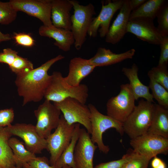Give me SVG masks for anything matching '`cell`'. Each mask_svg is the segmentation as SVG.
Returning a JSON list of instances; mask_svg holds the SVG:
<instances>
[{"label": "cell", "instance_id": "1", "mask_svg": "<svg viewBox=\"0 0 168 168\" xmlns=\"http://www.w3.org/2000/svg\"><path fill=\"white\" fill-rule=\"evenodd\" d=\"M64 58L63 56L59 54L37 68L16 75L15 83L18 95L23 98V106L42 99L51 79L48 70L54 63Z\"/></svg>", "mask_w": 168, "mask_h": 168}, {"label": "cell", "instance_id": "2", "mask_svg": "<svg viewBox=\"0 0 168 168\" xmlns=\"http://www.w3.org/2000/svg\"><path fill=\"white\" fill-rule=\"evenodd\" d=\"M51 75L50 82L44 94L45 100L58 103L71 98L86 104L89 96L88 88L86 85L81 84L77 86H71L66 82L59 72H54Z\"/></svg>", "mask_w": 168, "mask_h": 168}, {"label": "cell", "instance_id": "3", "mask_svg": "<svg viewBox=\"0 0 168 168\" xmlns=\"http://www.w3.org/2000/svg\"><path fill=\"white\" fill-rule=\"evenodd\" d=\"M154 104L142 99L123 123L124 133L132 139L147 133L152 122Z\"/></svg>", "mask_w": 168, "mask_h": 168}, {"label": "cell", "instance_id": "4", "mask_svg": "<svg viewBox=\"0 0 168 168\" xmlns=\"http://www.w3.org/2000/svg\"><path fill=\"white\" fill-rule=\"evenodd\" d=\"M73 5V14L71 15V30L77 50L80 49L86 40L88 32L92 21L93 16L96 14L93 5H81L75 0H69Z\"/></svg>", "mask_w": 168, "mask_h": 168}, {"label": "cell", "instance_id": "5", "mask_svg": "<svg viewBox=\"0 0 168 168\" xmlns=\"http://www.w3.org/2000/svg\"><path fill=\"white\" fill-rule=\"evenodd\" d=\"M88 106L91 112V140L94 144H97L100 152L107 154L110 148L109 146L105 145L103 142V133L108 129L114 128L120 135H123L124 133L123 124L107 115L101 113L91 104H89Z\"/></svg>", "mask_w": 168, "mask_h": 168}, {"label": "cell", "instance_id": "6", "mask_svg": "<svg viewBox=\"0 0 168 168\" xmlns=\"http://www.w3.org/2000/svg\"><path fill=\"white\" fill-rule=\"evenodd\" d=\"M118 94L107 101V115L123 124L133 110L136 100L129 83L120 86Z\"/></svg>", "mask_w": 168, "mask_h": 168}, {"label": "cell", "instance_id": "7", "mask_svg": "<svg viewBox=\"0 0 168 168\" xmlns=\"http://www.w3.org/2000/svg\"><path fill=\"white\" fill-rule=\"evenodd\" d=\"M75 124L69 125L61 114L58 124L54 132L46 139L47 150L50 154L49 161L51 166H54L69 144L73 134Z\"/></svg>", "mask_w": 168, "mask_h": 168}, {"label": "cell", "instance_id": "8", "mask_svg": "<svg viewBox=\"0 0 168 168\" xmlns=\"http://www.w3.org/2000/svg\"><path fill=\"white\" fill-rule=\"evenodd\" d=\"M53 104L60 110L64 118L68 124H81L85 127L90 134H91V112L88 105L71 98Z\"/></svg>", "mask_w": 168, "mask_h": 168}, {"label": "cell", "instance_id": "9", "mask_svg": "<svg viewBox=\"0 0 168 168\" xmlns=\"http://www.w3.org/2000/svg\"><path fill=\"white\" fill-rule=\"evenodd\" d=\"M130 144L135 152L151 159L168 153V138L148 133L131 139Z\"/></svg>", "mask_w": 168, "mask_h": 168}, {"label": "cell", "instance_id": "10", "mask_svg": "<svg viewBox=\"0 0 168 168\" xmlns=\"http://www.w3.org/2000/svg\"><path fill=\"white\" fill-rule=\"evenodd\" d=\"M34 113L37 121L35 126L36 131L41 137L46 139L58 126L61 112L54 104L45 100Z\"/></svg>", "mask_w": 168, "mask_h": 168}, {"label": "cell", "instance_id": "11", "mask_svg": "<svg viewBox=\"0 0 168 168\" xmlns=\"http://www.w3.org/2000/svg\"><path fill=\"white\" fill-rule=\"evenodd\" d=\"M12 136H18L24 142L26 148L35 154L41 153L47 148L46 139L37 133L35 126L31 124L17 123L4 127Z\"/></svg>", "mask_w": 168, "mask_h": 168}, {"label": "cell", "instance_id": "12", "mask_svg": "<svg viewBox=\"0 0 168 168\" xmlns=\"http://www.w3.org/2000/svg\"><path fill=\"white\" fill-rule=\"evenodd\" d=\"M123 0L101 1V8L99 15L93 17L89 29L88 35L96 37L98 32L100 37H105L109 28L111 19L115 13L122 7Z\"/></svg>", "mask_w": 168, "mask_h": 168}, {"label": "cell", "instance_id": "13", "mask_svg": "<svg viewBox=\"0 0 168 168\" xmlns=\"http://www.w3.org/2000/svg\"><path fill=\"white\" fill-rule=\"evenodd\" d=\"M9 2L17 12H22L35 17L44 26H53L51 19L52 0H11Z\"/></svg>", "mask_w": 168, "mask_h": 168}, {"label": "cell", "instance_id": "14", "mask_svg": "<svg viewBox=\"0 0 168 168\" xmlns=\"http://www.w3.org/2000/svg\"><path fill=\"white\" fill-rule=\"evenodd\" d=\"M97 148L91 141L90 134L86 130L80 128L74 154L76 168H94L93 158Z\"/></svg>", "mask_w": 168, "mask_h": 168}, {"label": "cell", "instance_id": "15", "mask_svg": "<svg viewBox=\"0 0 168 168\" xmlns=\"http://www.w3.org/2000/svg\"><path fill=\"white\" fill-rule=\"evenodd\" d=\"M127 32L133 34L142 41L156 45L160 44L163 37L153 21L143 18L129 20Z\"/></svg>", "mask_w": 168, "mask_h": 168}, {"label": "cell", "instance_id": "16", "mask_svg": "<svg viewBox=\"0 0 168 168\" xmlns=\"http://www.w3.org/2000/svg\"><path fill=\"white\" fill-rule=\"evenodd\" d=\"M119 10V12L105 36L106 42L113 44L119 42L127 33L128 24L131 12L128 0H123L122 5Z\"/></svg>", "mask_w": 168, "mask_h": 168}, {"label": "cell", "instance_id": "17", "mask_svg": "<svg viewBox=\"0 0 168 168\" xmlns=\"http://www.w3.org/2000/svg\"><path fill=\"white\" fill-rule=\"evenodd\" d=\"M73 5L69 0H52L51 19L55 27L71 30L70 12Z\"/></svg>", "mask_w": 168, "mask_h": 168}, {"label": "cell", "instance_id": "18", "mask_svg": "<svg viewBox=\"0 0 168 168\" xmlns=\"http://www.w3.org/2000/svg\"><path fill=\"white\" fill-rule=\"evenodd\" d=\"M96 67L89 63L88 59L75 57L70 60L68 74L64 77L66 82L73 86H77Z\"/></svg>", "mask_w": 168, "mask_h": 168}, {"label": "cell", "instance_id": "19", "mask_svg": "<svg viewBox=\"0 0 168 168\" xmlns=\"http://www.w3.org/2000/svg\"><path fill=\"white\" fill-rule=\"evenodd\" d=\"M39 33L41 36L54 39V44L58 49L65 52L69 51L71 46L74 43V40L71 30L56 27L53 25L48 26L44 25L39 29Z\"/></svg>", "mask_w": 168, "mask_h": 168}, {"label": "cell", "instance_id": "20", "mask_svg": "<svg viewBox=\"0 0 168 168\" xmlns=\"http://www.w3.org/2000/svg\"><path fill=\"white\" fill-rule=\"evenodd\" d=\"M135 52V49H132L123 53L116 54L110 49L100 47L96 54L88 60L90 63L96 67L108 66L132 59Z\"/></svg>", "mask_w": 168, "mask_h": 168}, {"label": "cell", "instance_id": "21", "mask_svg": "<svg viewBox=\"0 0 168 168\" xmlns=\"http://www.w3.org/2000/svg\"><path fill=\"white\" fill-rule=\"evenodd\" d=\"M138 68L135 63H133L130 68L124 67L122 71L128 78L129 84L136 100L142 98L149 102H154L152 94L149 91V88L144 85L138 77Z\"/></svg>", "mask_w": 168, "mask_h": 168}, {"label": "cell", "instance_id": "22", "mask_svg": "<svg viewBox=\"0 0 168 168\" xmlns=\"http://www.w3.org/2000/svg\"><path fill=\"white\" fill-rule=\"evenodd\" d=\"M150 127L147 133L168 138V110L154 104Z\"/></svg>", "mask_w": 168, "mask_h": 168}, {"label": "cell", "instance_id": "23", "mask_svg": "<svg viewBox=\"0 0 168 168\" xmlns=\"http://www.w3.org/2000/svg\"><path fill=\"white\" fill-rule=\"evenodd\" d=\"M165 0H149L131 11L129 21L138 18L148 19L152 21L156 17L161 6L166 2Z\"/></svg>", "mask_w": 168, "mask_h": 168}, {"label": "cell", "instance_id": "24", "mask_svg": "<svg viewBox=\"0 0 168 168\" xmlns=\"http://www.w3.org/2000/svg\"><path fill=\"white\" fill-rule=\"evenodd\" d=\"M12 135L4 128L0 127V166L2 168L16 166L12 151L8 144Z\"/></svg>", "mask_w": 168, "mask_h": 168}, {"label": "cell", "instance_id": "25", "mask_svg": "<svg viewBox=\"0 0 168 168\" xmlns=\"http://www.w3.org/2000/svg\"><path fill=\"white\" fill-rule=\"evenodd\" d=\"M80 124H76L74 133L71 141L67 147L63 152L56 162L54 166L55 168H63L68 165L71 168H76L74 160L75 148L78 140Z\"/></svg>", "mask_w": 168, "mask_h": 168}, {"label": "cell", "instance_id": "26", "mask_svg": "<svg viewBox=\"0 0 168 168\" xmlns=\"http://www.w3.org/2000/svg\"><path fill=\"white\" fill-rule=\"evenodd\" d=\"M8 142L13 154L16 167L22 168L24 163L36 157L25 147L23 142L17 138L11 137Z\"/></svg>", "mask_w": 168, "mask_h": 168}, {"label": "cell", "instance_id": "27", "mask_svg": "<svg viewBox=\"0 0 168 168\" xmlns=\"http://www.w3.org/2000/svg\"><path fill=\"white\" fill-rule=\"evenodd\" d=\"M147 74L150 79L148 86L152 91L153 98L158 105L168 109V91L156 81L150 74Z\"/></svg>", "mask_w": 168, "mask_h": 168}, {"label": "cell", "instance_id": "28", "mask_svg": "<svg viewBox=\"0 0 168 168\" xmlns=\"http://www.w3.org/2000/svg\"><path fill=\"white\" fill-rule=\"evenodd\" d=\"M148 73L150 74L157 83L168 91V71L167 65H158L152 68Z\"/></svg>", "mask_w": 168, "mask_h": 168}, {"label": "cell", "instance_id": "29", "mask_svg": "<svg viewBox=\"0 0 168 168\" xmlns=\"http://www.w3.org/2000/svg\"><path fill=\"white\" fill-rule=\"evenodd\" d=\"M17 12L10 2L0 1V24L8 25L16 18Z\"/></svg>", "mask_w": 168, "mask_h": 168}, {"label": "cell", "instance_id": "30", "mask_svg": "<svg viewBox=\"0 0 168 168\" xmlns=\"http://www.w3.org/2000/svg\"><path fill=\"white\" fill-rule=\"evenodd\" d=\"M156 17L158 31L163 37L168 36V4L166 1L159 9Z\"/></svg>", "mask_w": 168, "mask_h": 168}, {"label": "cell", "instance_id": "31", "mask_svg": "<svg viewBox=\"0 0 168 168\" xmlns=\"http://www.w3.org/2000/svg\"><path fill=\"white\" fill-rule=\"evenodd\" d=\"M151 160L135 152L132 149L130 158L122 168H148Z\"/></svg>", "mask_w": 168, "mask_h": 168}, {"label": "cell", "instance_id": "32", "mask_svg": "<svg viewBox=\"0 0 168 168\" xmlns=\"http://www.w3.org/2000/svg\"><path fill=\"white\" fill-rule=\"evenodd\" d=\"M9 67L11 70L16 75L30 71L34 69L33 63L27 58L18 55Z\"/></svg>", "mask_w": 168, "mask_h": 168}, {"label": "cell", "instance_id": "33", "mask_svg": "<svg viewBox=\"0 0 168 168\" xmlns=\"http://www.w3.org/2000/svg\"><path fill=\"white\" fill-rule=\"evenodd\" d=\"M131 152V149H130L121 159L100 163L96 165L94 168H122L130 158Z\"/></svg>", "mask_w": 168, "mask_h": 168}, {"label": "cell", "instance_id": "34", "mask_svg": "<svg viewBox=\"0 0 168 168\" xmlns=\"http://www.w3.org/2000/svg\"><path fill=\"white\" fill-rule=\"evenodd\" d=\"M22 168H55L50 165L49 160L45 156L36 157L24 163Z\"/></svg>", "mask_w": 168, "mask_h": 168}, {"label": "cell", "instance_id": "35", "mask_svg": "<svg viewBox=\"0 0 168 168\" xmlns=\"http://www.w3.org/2000/svg\"><path fill=\"white\" fill-rule=\"evenodd\" d=\"M14 117V111L12 108L0 110V127L4 128L11 125Z\"/></svg>", "mask_w": 168, "mask_h": 168}, {"label": "cell", "instance_id": "36", "mask_svg": "<svg viewBox=\"0 0 168 168\" xmlns=\"http://www.w3.org/2000/svg\"><path fill=\"white\" fill-rule=\"evenodd\" d=\"M13 38L17 44L23 46L31 47L35 44V40L28 34L24 33H15L14 34Z\"/></svg>", "mask_w": 168, "mask_h": 168}, {"label": "cell", "instance_id": "37", "mask_svg": "<svg viewBox=\"0 0 168 168\" xmlns=\"http://www.w3.org/2000/svg\"><path fill=\"white\" fill-rule=\"evenodd\" d=\"M18 55L16 51L9 48L4 49L2 52H0V63L7 64L9 66Z\"/></svg>", "mask_w": 168, "mask_h": 168}, {"label": "cell", "instance_id": "38", "mask_svg": "<svg viewBox=\"0 0 168 168\" xmlns=\"http://www.w3.org/2000/svg\"><path fill=\"white\" fill-rule=\"evenodd\" d=\"M160 55L158 65L168 64V36L163 37L160 44Z\"/></svg>", "mask_w": 168, "mask_h": 168}, {"label": "cell", "instance_id": "39", "mask_svg": "<svg viewBox=\"0 0 168 168\" xmlns=\"http://www.w3.org/2000/svg\"><path fill=\"white\" fill-rule=\"evenodd\" d=\"M151 162L152 168H166L165 162L161 159L156 156L152 158Z\"/></svg>", "mask_w": 168, "mask_h": 168}, {"label": "cell", "instance_id": "40", "mask_svg": "<svg viewBox=\"0 0 168 168\" xmlns=\"http://www.w3.org/2000/svg\"><path fill=\"white\" fill-rule=\"evenodd\" d=\"M146 0H128V4L131 11L136 9L145 2Z\"/></svg>", "mask_w": 168, "mask_h": 168}, {"label": "cell", "instance_id": "41", "mask_svg": "<svg viewBox=\"0 0 168 168\" xmlns=\"http://www.w3.org/2000/svg\"><path fill=\"white\" fill-rule=\"evenodd\" d=\"M11 39L12 37L9 34L3 33L0 30V43L3 41L10 40Z\"/></svg>", "mask_w": 168, "mask_h": 168}, {"label": "cell", "instance_id": "42", "mask_svg": "<svg viewBox=\"0 0 168 168\" xmlns=\"http://www.w3.org/2000/svg\"><path fill=\"white\" fill-rule=\"evenodd\" d=\"M63 168H71L68 165H66L63 166Z\"/></svg>", "mask_w": 168, "mask_h": 168}, {"label": "cell", "instance_id": "43", "mask_svg": "<svg viewBox=\"0 0 168 168\" xmlns=\"http://www.w3.org/2000/svg\"><path fill=\"white\" fill-rule=\"evenodd\" d=\"M13 168H21L19 167H16V166H15V167H13Z\"/></svg>", "mask_w": 168, "mask_h": 168}, {"label": "cell", "instance_id": "44", "mask_svg": "<svg viewBox=\"0 0 168 168\" xmlns=\"http://www.w3.org/2000/svg\"><path fill=\"white\" fill-rule=\"evenodd\" d=\"M0 168H2V167L0 166Z\"/></svg>", "mask_w": 168, "mask_h": 168}]
</instances>
